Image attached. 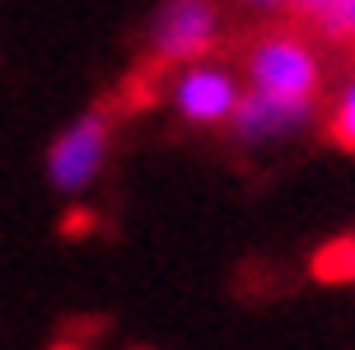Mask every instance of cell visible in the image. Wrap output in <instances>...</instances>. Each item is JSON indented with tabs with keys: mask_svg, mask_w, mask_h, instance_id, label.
<instances>
[{
	"mask_svg": "<svg viewBox=\"0 0 355 350\" xmlns=\"http://www.w3.org/2000/svg\"><path fill=\"white\" fill-rule=\"evenodd\" d=\"M107 150H112V112L107 107H85L47 145V182L61 196L89 192L98 182V173H103Z\"/></svg>",
	"mask_w": 355,
	"mask_h": 350,
	"instance_id": "6da1fadb",
	"label": "cell"
},
{
	"mask_svg": "<svg viewBox=\"0 0 355 350\" xmlns=\"http://www.w3.org/2000/svg\"><path fill=\"white\" fill-rule=\"evenodd\" d=\"M145 42L159 66H196L220 42V5L215 0H164L150 19Z\"/></svg>",
	"mask_w": 355,
	"mask_h": 350,
	"instance_id": "7a4b0ae2",
	"label": "cell"
},
{
	"mask_svg": "<svg viewBox=\"0 0 355 350\" xmlns=\"http://www.w3.org/2000/svg\"><path fill=\"white\" fill-rule=\"evenodd\" d=\"M243 70H248V89L271 94V98H318L322 85L318 52L295 33H271L252 42Z\"/></svg>",
	"mask_w": 355,
	"mask_h": 350,
	"instance_id": "3957f363",
	"label": "cell"
},
{
	"mask_svg": "<svg viewBox=\"0 0 355 350\" xmlns=\"http://www.w3.org/2000/svg\"><path fill=\"white\" fill-rule=\"evenodd\" d=\"M168 98H173V107H178L182 122H192V126H230L234 107H239V98H243V89H239V80H234V70L215 66V61H196V66L178 70Z\"/></svg>",
	"mask_w": 355,
	"mask_h": 350,
	"instance_id": "277c9868",
	"label": "cell"
},
{
	"mask_svg": "<svg viewBox=\"0 0 355 350\" xmlns=\"http://www.w3.org/2000/svg\"><path fill=\"white\" fill-rule=\"evenodd\" d=\"M318 112V98H271V94H257V89H243V98L234 107V140L243 145H266V140H285L304 131Z\"/></svg>",
	"mask_w": 355,
	"mask_h": 350,
	"instance_id": "5b68a950",
	"label": "cell"
},
{
	"mask_svg": "<svg viewBox=\"0 0 355 350\" xmlns=\"http://www.w3.org/2000/svg\"><path fill=\"white\" fill-rule=\"evenodd\" d=\"M313 276L327 280V285H341V280H355V234L351 238H337V243H327L313 257Z\"/></svg>",
	"mask_w": 355,
	"mask_h": 350,
	"instance_id": "8992f818",
	"label": "cell"
},
{
	"mask_svg": "<svg viewBox=\"0 0 355 350\" xmlns=\"http://www.w3.org/2000/svg\"><path fill=\"white\" fill-rule=\"evenodd\" d=\"M313 33L322 42H332V47H355V0H332Z\"/></svg>",
	"mask_w": 355,
	"mask_h": 350,
	"instance_id": "52a82bcc",
	"label": "cell"
},
{
	"mask_svg": "<svg viewBox=\"0 0 355 350\" xmlns=\"http://www.w3.org/2000/svg\"><path fill=\"white\" fill-rule=\"evenodd\" d=\"M327 140H332L337 150H346V155H355V80L341 89L337 107H332V117H327Z\"/></svg>",
	"mask_w": 355,
	"mask_h": 350,
	"instance_id": "ba28073f",
	"label": "cell"
},
{
	"mask_svg": "<svg viewBox=\"0 0 355 350\" xmlns=\"http://www.w3.org/2000/svg\"><path fill=\"white\" fill-rule=\"evenodd\" d=\"M243 5H252V10H281L285 0H243Z\"/></svg>",
	"mask_w": 355,
	"mask_h": 350,
	"instance_id": "9c48e42d",
	"label": "cell"
}]
</instances>
